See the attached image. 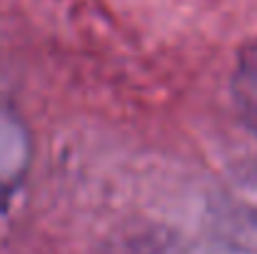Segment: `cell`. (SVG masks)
Masks as SVG:
<instances>
[{"label": "cell", "mask_w": 257, "mask_h": 254, "mask_svg": "<svg viewBox=\"0 0 257 254\" xmlns=\"http://www.w3.org/2000/svg\"><path fill=\"white\" fill-rule=\"evenodd\" d=\"M30 135L20 117L0 105V212L10 204L30 169Z\"/></svg>", "instance_id": "obj_1"}, {"label": "cell", "mask_w": 257, "mask_h": 254, "mask_svg": "<svg viewBox=\"0 0 257 254\" xmlns=\"http://www.w3.org/2000/svg\"><path fill=\"white\" fill-rule=\"evenodd\" d=\"M217 222L232 247L257 252V182L230 184V189L222 194Z\"/></svg>", "instance_id": "obj_2"}, {"label": "cell", "mask_w": 257, "mask_h": 254, "mask_svg": "<svg viewBox=\"0 0 257 254\" xmlns=\"http://www.w3.org/2000/svg\"><path fill=\"white\" fill-rule=\"evenodd\" d=\"M230 90L240 120L252 135H257V40L242 50L230 80Z\"/></svg>", "instance_id": "obj_3"}, {"label": "cell", "mask_w": 257, "mask_h": 254, "mask_svg": "<svg viewBox=\"0 0 257 254\" xmlns=\"http://www.w3.org/2000/svg\"><path fill=\"white\" fill-rule=\"evenodd\" d=\"M133 254H177L172 247H158L155 239H145L140 247H135Z\"/></svg>", "instance_id": "obj_4"}]
</instances>
